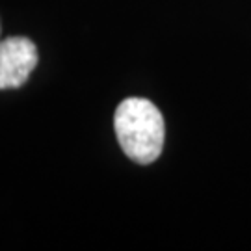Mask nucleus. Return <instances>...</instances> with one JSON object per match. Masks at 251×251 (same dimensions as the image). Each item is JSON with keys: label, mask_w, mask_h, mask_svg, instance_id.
Returning <instances> with one entry per match:
<instances>
[{"label": "nucleus", "mask_w": 251, "mask_h": 251, "mask_svg": "<svg viewBox=\"0 0 251 251\" xmlns=\"http://www.w3.org/2000/svg\"><path fill=\"white\" fill-rule=\"evenodd\" d=\"M114 128L117 142L136 164H152L162 154L166 125L160 110L149 99L130 97L116 108Z\"/></svg>", "instance_id": "1"}, {"label": "nucleus", "mask_w": 251, "mask_h": 251, "mask_svg": "<svg viewBox=\"0 0 251 251\" xmlns=\"http://www.w3.org/2000/svg\"><path fill=\"white\" fill-rule=\"evenodd\" d=\"M37 65V49L28 37L0 39V90L21 88Z\"/></svg>", "instance_id": "2"}]
</instances>
